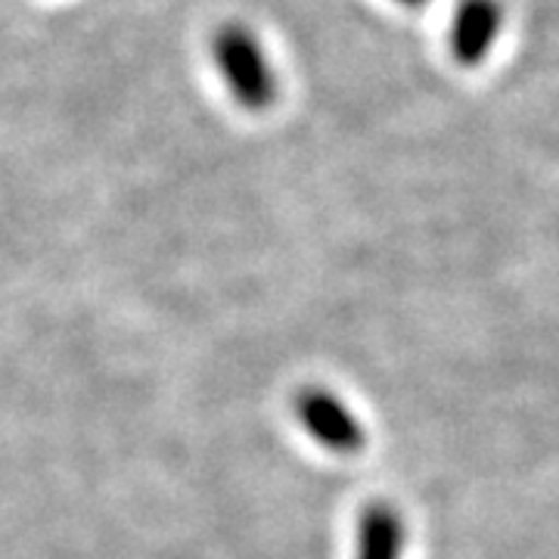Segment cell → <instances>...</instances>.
Masks as SVG:
<instances>
[{
	"instance_id": "1",
	"label": "cell",
	"mask_w": 559,
	"mask_h": 559,
	"mask_svg": "<svg viewBox=\"0 0 559 559\" xmlns=\"http://www.w3.org/2000/svg\"><path fill=\"white\" fill-rule=\"evenodd\" d=\"M212 53L218 62V72L240 106L261 112L277 100V75L271 72L267 57L249 28L242 25L218 28L212 40Z\"/></svg>"
},
{
	"instance_id": "2",
	"label": "cell",
	"mask_w": 559,
	"mask_h": 559,
	"mask_svg": "<svg viewBox=\"0 0 559 559\" xmlns=\"http://www.w3.org/2000/svg\"><path fill=\"white\" fill-rule=\"evenodd\" d=\"M296 414L305 423V429L314 436V441L336 454H355L367 441L355 414L336 395L323 389H305L296 399Z\"/></svg>"
},
{
	"instance_id": "3",
	"label": "cell",
	"mask_w": 559,
	"mask_h": 559,
	"mask_svg": "<svg viewBox=\"0 0 559 559\" xmlns=\"http://www.w3.org/2000/svg\"><path fill=\"white\" fill-rule=\"evenodd\" d=\"M503 25L500 0H460L451 20L448 44L460 66H479Z\"/></svg>"
},
{
	"instance_id": "4",
	"label": "cell",
	"mask_w": 559,
	"mask_h": 559,
	"mask_svg": "<svg viewBox=\"0 0 559 559\" xmlns=\"http://www.w3.org/2000/svg\"><path fill=\"white\" fill-rule=\"evenodd\" d=\"M404 522L389 503H367L360 513L358 559H401Z\"/></svg>"
},
{
	"instance_id": "5",
	"label": "cell",
	"mask_w": 559,
	"mask_h": 559,
	"mask_svg": "<svg viewBox=\"0 0 559 559\" xmlns=\"http://www.w3.org/2000/svg\"><path fill=\"white\" fill-rule=\"evenodd\" d=\"M404 7H423V3H429V0H399Z\"/></svg>"
}]
</instances>
